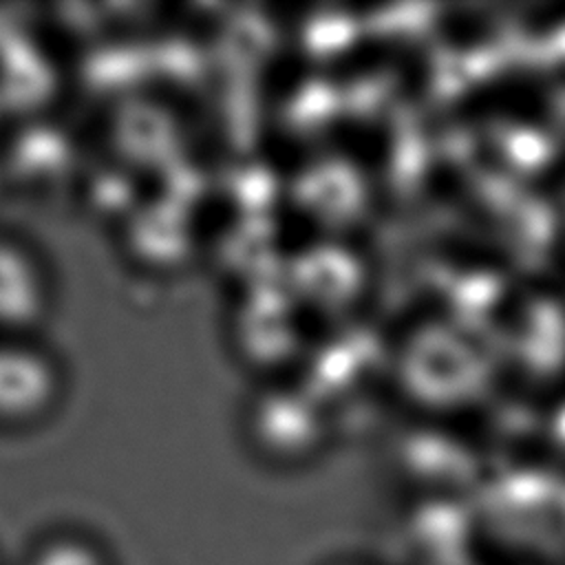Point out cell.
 Instances as JSON below:
<instances>
[{
	"label": "cell",
	"mask_w": 565,
	"mask_h": 565,
	"mask_svg": "<svg viewBox=\"0 0 565 565\" xmlns=\"http://www.w3.org/2000/svg\"><path fill=\"white\" fill-rule=\"evenodd\" d=\"M68 393L64 360L35 333H0V433H31L51 422Z\"/></svg>",
	"instance_id": "6da1fadb"
},
{
	"label": "cell",
	"mask_w": 565,
	"mask_h": 565,
	"mask_svg": "<svg viewBox=\"0 0 565 565\" xmlns=\"http://www.w3.org/2000/svg\"><path fill=\"white\" fill-rule=\"evenodd\" d=\"M329 565H366V563H358V561H338V563H329Z\"/></svg>",
	"instance_id": "7a4b0ae2"
}]
</instances>
